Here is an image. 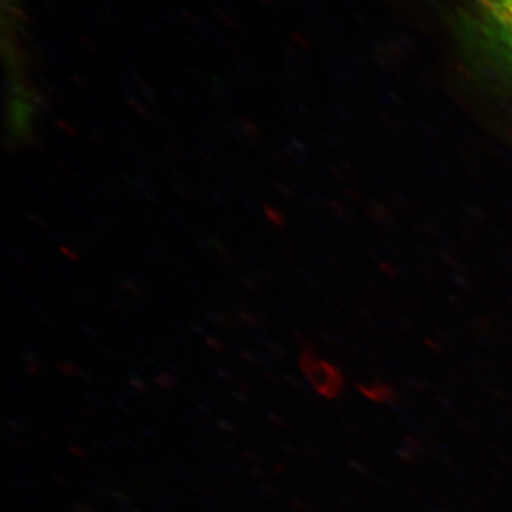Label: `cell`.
Segmentation results:
<instances>
[{"label": "cell", "mask_w": 512, "mask_h": 512, "mask_svg": "<svg viewBox=\"0 0 512 512\" xmlns=\"http://www.w3.org/2000/svg\"><path fill=\"white\" fill-rule=\"evenodd\" d=\"M484 35L512 67V0H478Z\"/></svg>", "instance_id": "6da1fadb"}, {"label": "cell", "mask_w": 512, "mask_h": 512, "mask_svg": "<svg viewBox=\"0 0 512 512\" xmlns=\"http://www.w3.org/2000/svg\"><path fill=\"white\" fill-rule=\"evenodd\" d=\"M207 345L210 346L211 349L222 350V345L220 343V340H215L214 338H208Z\"/></svg>", "instance_id": "5b68a950"}, {"label": "cell", "mask_w": 512, "mask_h": 512, "mask_svg": "<svg viewBox=\"0 0 512 512\" xmlns=\"http://www.w3.org/2000/svg\"><path fill=\"white\" fill-rule=\"evenodd\" d=\"M157 382L163 384L164 387L174 386V379L170 375H161L157 377Z\"/></svg>", "instance_id": "277c9868"}, {"label": "cell", "mask_w": 512, "mask_h": 512, "mask_svg": "<svg viewBox=\"0 0 512 512\" xmlns=\"http://www.w3.org/2000/svg\"><path fill=\"white\" fill-rule=\"evenodd\" d=\"M26 367H28L29 372L33 373V375H39L40 362L36 356H32V355L26 356Z\"/></svg>", "instance_id": "7a4b0ae2"}, {"label": "cell", "mask_w": 512, "mask_h": 512, "mask_svg": "<svg viewBox=\"0 0 512 512\" xmlns=\"http://www.w3.org/2000/svg\"><path fill=\"white\" fill-rule=\"evenodd\" d=\"M77 510H79L80 512H93V511H90L89 508L83 507V505H80V507H77Z\"/></svg>", "instance_id": "8992f818"}, {"label": "cell", "mask_w": 512, "mask_h": 512, "mask_svg": "<svg viewBox=\"0 0 512 512\" xmlns=\"http://www.w3.org/2000/svg\"><path fill=\"white\" fill-rule=\"evenodd\" d=\"M59 369L62 370L64 373H69L70 376H76L79 375L80 370L77 369L74 365H59Z\"/></svg>", "instance_id": "3957f363"}]
</instances>
